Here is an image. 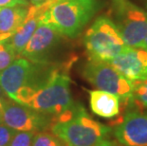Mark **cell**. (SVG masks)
Returning <instances> with one entry per match:
<instances>
[{
	"label": "cell",
	"mask_w": 147,
	"mask_h": 146,
	"mask_svg": "<svg viewBox=\"0 0 147 146\" xmlns=\"http://www.w3.org/2000/svg\"><path fill=\"white\" fill-rule=\"evenodd\" d=\"M100 8V0H58L38 18L39 24L51 25L64 36L73 38Z\"/></svg>",
	"instance_id": "obj_1"
},
{
	"label": "cell",
	"mask_w": 147,
	"mask_h": 146,
	"mask_svg": "<svg viewBox=\"0 0 147 146\" xmlns=\"http://www.w3.org/2000/svg\"><path fill=\"white\" fill-rule=\"evenodd\" d=\"M51 131L67 146H96L110 129L92 119L82 105L77 104L72 116L54 122Z\"/></svg>",
	"instance_id": "obj_2"
},
{
	"label": "cell",
	"mask_w": 147,
	"mask_h": 146,
	"mask_svg": "<svg viewBox=\"0 0 147 146\" xmlns=\"http://www.w3.org/2000/svg\"><path fill=\"white\" fill-rule=\"evenodd\" d=\"M88 61L109 63L126 48L116 25L109 17L100 16L84 34Z\"/></svg>",
	"instance_id": "obj_3"
},
{
	"label": "cell",
	"mask_w": 147,
	"mask_h": 146,
	"mask_svg": "<svg viewBox=\"0 0 147 146\" xmlns=\"http://www.w3.org/2000/svg\"><path fill=\"white\" fill-rule=\"evenodd\" d=\"M69 83L67 74L59 68H54L48 82L34 93L27 106L41 113L59 116L75 104Z\"/></svg>",
	"instance_id": "obj_4"
},
{
	"label": "cell",
	"mask_w": 147,
	"mask_h": 146,
	"mask_svg": "<svg viewBox=\"0 0 147 146\" xmlns=\"http://www.w3.org/2000/svg\"><path fill=\"white\" fill-rule=\"evenodd\" d=\"M111 19L124 43L131 48H142L147 35V11L129 0H114Z\"/></svg>",
	"instance_id": "obj_5"
},
{
	"label": "cell",
	"mask_w": 147,
	"mask_h": 146,
	"mask_svg": "<svg viewBox=\"0 0 147 146\" xmlns=\"http://www.w3.org/2000/svg\"><path fill=\"white\" fill-rule=\"evenodd\" d=\"M83 76L97 89L112 93L123 102L132 100L133 83L109 63L88 61L83 67Z\"/></svg>",
	"instance_id": "obj_6"
},
{
	"label": "cell",
	"mask_w": 147,
	"mask_h": 146,
	"mask_svg": "<svg viewBox=\"0 0 147 146\" xmlns=\"http://www.w3.org/2000/svg\"><path fill=\"white\" fill-rule=\"evenodd\" d=\"M1 122L15 131L38 132L51 122L48 114L41 113L14 101H1Z\"/></svg>",
	"instance_id": "obj_7"
},
{
	"label": "cell",
	"mask_w": 147,
	"mask_h": 146,
	"mask_svg": "<svg viewBox=\"0 0 147 146\" xmlns=\"http://www.w3.org/2000/svg\"><path fill=\"white\" fill-rule=\"evenodd\" d=\"M63 36L51 25L39 24L21 55L32 63H48Z\"/></svg>",
	"instance_id": "obj_8"
},
{
	"label": "cell",
	"mask_w": 147,
	"mask_h": 146,
	"mask_svg": "<svg viewBox=\"0 0 147 146\" xmlns=\"http://www.w3.org/2000/svg\"><path fill=\"white\" fill-rule=\"evenodd\" d=\"M109 64L132 83L147 78V49L145 48L126 46Z\"/></svg>",
	"instance_id": "obj_9"
},
{
	"label": "cell",
	"mask_w": 147,
	"mask_h": 146,
	"mask_svg": "<svg viewBox=\"0 0 147 146\" xmlns=\"http://www.w3.org/2000/svg\"><path fill=\"white\" fill-rule=\"evenodd\" d=\"M114 134L123 146H147V113H126Z\"/></svg>",
	"instance_id": "obj_10"
},
{
	"label": "cell",
	"mask_w": 147,
	"mask_h": 146,
	"mask_svg": "<svg viewBox=\"0 0 147 146\" xmlns=\"http://www.w3.org/2000/svg\"><path fill=\"white\" fill-rule=\"evenodd\" d=\"M120 98L104 90L89 91V104L92 112L105 119H111L120 113Z\"/></svg>",
	"instance_id": "obj_11"
},
{
	"label": "cell",
	"mask_w": 147,
	"mask_h": 146,
	"mask_svg": "<svg viewBox=\"0 0 147 146\" xmlns=\"http://www.w3.org/2000/svg\"><path fill=\"white\" fill-rule=\"evenodd\" d=\"M39 25L38 15L36 12V6H32L28 10V14L25 18L24 22L13 33L9 42L18 55L22 54L25 46L30 41V37L32 36L33 32H35Z\"/></svg>",
	"instance_id": "obj_12"
},
{
	"label": "cell",
	"mask_w": 147,
	"mask_h": 146,
	"mask_svg": "<svg viewBox=\"0 0 147 146\" xmlns=\"http://www.w3.org/2000/svg\"><path fill=\"white\" fill-rule=\"evenodd\" d=\"M24 5H14L0 8V33H14L24 22L28 14Z\"/></svg>",
	"instance_id": "obj_13"
},
{
	"label": "cell",
	"mask_w": 147,
	"mask_h": 146,
	"mask_svg": "<svg viewBox=\"0 0 147 146\" xmlns=\"http://www.w3.org/2000/svg\"><path fill=\"white\" fill-rule=\"evenodd\" d=\"M18 55L7 41L0 42V71L5 69L16 59Z\"/></svg>",
	"instance_id": "obj_14"
},
{
	"label": "cell",
	"mask_w": 147,
	"mask_h": 146,
	"mask_svg": "<svg viewBox=\"0 0 147 146\" xmlns=\"http://www.w3.org/2000/svg\"><path fill=\"white\" fill-rule=\"evenodd\" d=\"M138 105L147 107V78L133 83L132 100Z\"/></svg>",
	"instance_id": "obj_15"
},
{
	"label": "cell",
	"mask_w": 147,
	"mask_h": 146,
	"mask_svg": "<svg viewBox=\"0 0 147 146\" xmlns=\"http://www.w3.org/2000/svg\"><path fill=\"white\" fill-rule=\"evenodd\" d=\"M32 146H67L55 135L47 132H38L34 134Z\"/></svg>",
	"instance_id": "obj_16"
},
{
	"label": "cell",
	"mask_w": 147,
	"mask_h": 146,
	"mask_svg": "<svg viewBox=\"0 0 147 146\" xmlns=\"http://www.w3.org/2000/svg\"><path fill=\"white\" fill-rule=\"evenodd\" d=\"M33 137V132L16 131L8 146H32Z\"/></svg>",
	"instance_id": "obj_17"
},
{
	"label": "cell",
	"mask_w": 147,
	"mask_h": 146,
	"mask_svg": "<svg viewBox=\"0 0 147 146\" xmlns=\"http://www.w3.org/2000/svg\"><path fill=\"white\" fill-rule=\"evenodd\" d=\"M15 132V130L0 122V146H8Z\"/></svg>",
	"instance_id": "obj_18"
},
{
	"label": "cell",
	"mask_w": 147,
	"mask_h": 146,
	"mask_svg": "<svg viewBox=\"0 0 147 146\" xmlns=\"http://www.w3.org/2000/svg\"><path fill=\"white\" fill-rule=\"evenodd\" d=\"M14 5H24L28 6L29 2L26 0H0V8L8 7V6H14Z\"/></svg>",
	"instance_id": "obj_19"
},
{
	"label": "cell",
	"mask_w": 147,
	"mask_h": 146,
	"mask_svg": "<svg viewBox=\"0 0 147 146\" xmlns=\"http://www.w3.org/2000/svg\"><path fill=\"white\" fill-rule=\"evenodd\" d=\"M13 35V33L11 32H4V33H0V42L2 41H7Z\"/></svg>",
	"instance_id": "obj_20"
},
{
	"label": "cell",
	"mask_w": 147,
	"mask_h": 146,
	"mask_svg": "<svg viewBox=\"0 0 147 146\" xmlns=\"http://www.w3.org/2000/svg\"><path fill=\"white\" fill-rule=\"evenodd\" d=\"M96 146H115V144L112 141H108V139H102Z\"/></svg>",
	"instance_id": "obj_21"
},
{
	"label": "cell",
	"mask_w": 147,
	"mask_h": 146,
	"mask_svg": "<svg viewBox=\"0 0 147 146\" xmlns=\"http://www.w3.org/2000/svg\"><path fill=\"white\" fill-rule=\"evenodd\" d=\"M30 1L32 5L37 6V5H40V4H42V3H44L46 0H30Z\"/></svg>",
	"instance_id": "obj_22"
},
{
	"label": "cell",
	"mask_w": 147,
	"mask_h": 146,
	"mask_svg": "<svg viewBox=\"0 0 147 146\" xmlns=\"http://www.w3.org/2000/svg\"><path fill=\"white\" fill-rule=\"evenodd\" d=\"M4 90L1 87V85H0V101L4 100Z\"/></svg>",
	"instance_id": "obj_23"
},
{
	"label": "cell",
	"mask_w": 147,
	"mask_h": 146,
	"mask_svg": "<svg viewBox=\"0 0 147 146\" xmlns=\"http://www.w3.org/2000/svg\"><path fill=\"white\" fill-rule=\"evenodd\" d=\"M142 48H145L147 49V35L145 37V40H144V42H143V45H142Z\"/></svg>",
	"instance_id": "obj_24"
},
{
	"label": "cell",
	"mask_w": 147,
	"mask_h": 146,
	"mask_svg": "<svg viewBox=\"0 0 147 146\" xmlns=\"http://www.w3.org/2000/svg\"><path fill=\"white\" fill-rule=\"evenodd\" d=\"M0 108H1V105H0ZM0 122H1V113H0Z\"/></svg>",
	"instance_id": "obj_25"
},
{
	"label": "cell",
	"mask_w": 147,
	"mask_h": 146,
	"mask_svg": "<svg viewBox=\"0 0 147 146\" xmlns=\"http://www.w3.org/2000/svg\"><path fill=\"white\" fill-rule=\"evenodd\" d=\"M0 105H1V101H0Z\"/></svg>",
	"instance_id": "obj_26"
},
{
	"label": "cell",
	"mask_w": 147,
	"mask_h": 146,
	"mask_svg": "<svg viewBox=\"0 0 147 146\" xmlns=\"http://www.w3.org/2000/svg\"><path fill=\"white\" fill-rule=\"evenodd\" d=\"M146 6H147V0H146Z\"/></svg>",
	"instance_id": "obj_27"
},
{
	"label": "cell",
	"mask_w": 147,
	"mask_h": 146,
	"mask_svg": "<svg viewBox=\"0 0 147 146\" xmlns=\"http://www.w3.org/2000/svg\"><path fill=\"white\" fill-rule=\"evenodd\" d=\"M26 1H28V0H26Z\"/></svg>",
	"instance_id": "obj_28"
}]
</instances>
